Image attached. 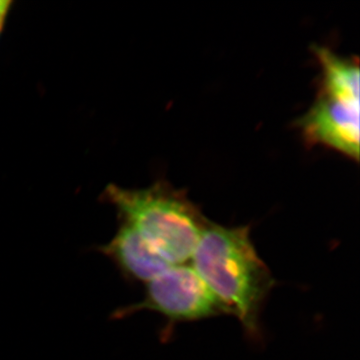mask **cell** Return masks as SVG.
I'll return each instance as SVG.
<instances>
[{
    "label": "cell",
    "instance_id": "4",
    "mask_svg": "<svg viewBox=\"0 0 360 360\" xmlns=\"http://www.w3.org/2000/svg\"><path fill=\"white\" fill-rule=\"evenodd\" d=\"M359 103L317 94L310 110L296 122L304 141L359 160Z\"/></svg>",
    "mask_w": 360,
    "mask_h": 360
},
{
    "label": "cell",
    "instance_id": "7",
    "mask_svg": "<svg viewBox=\"0 0 360 360\" xmlns=\"http://www.w3.org/2000/svg\"><path fill=\"white\" fill-rule=\"evenodd\" d=\"M11 4H13V1L11 0H0V18H6L11 11Z\"/></svg>",
    "mask_w": 360,
    "mask_h": 360
},
{
    "label": "cell",
    "instance_id": "8",
    "mask_svg": "<svg viewBox=\"0 0 360 360\" xmlns=\"http://www.w3.org/2000/svg\"><path fill=\"white\" fill-rule=\"evenodd\" d=\"M4 20H6V18H0V33L2 32V28H4Z\"/></svg>",
    "mask_w": 360,
    "mask_h": 360
},
{
    "label": "cell",
    "instance_id": "5",
    "mask_svg": "<svg viewBox=\"0 0 360 360\" xmlns=\"http://www.w3.org/2000/svg\"><path fill=\"white\" fill-rule=\"evenodd\" d=\"M98 250L110 258L127 281L134 283L148 284L172 266L134 227L122 221L115 238Z\"/></svg>",
    "mask_w": 360,
    "mask_h": 360
},
{
    "label": "cell",
    "instance_id": "6",
    "mask_svg": "<svg viewBox=\"0 0 360 360\" xmlns=\"http://www.w3.org/2000/svg\"><path fill=\"white\" fill-rule=\"evenodd\" d=\"M312 51L321 70L319 94L359 103L360 70L357 58H343L319 45H314Z\"/></svg>",
    "mask_w": 360,
    "mask_h": 360
},
{
    "label": "cell",
    "instance_id": "3",
    "mask_svg": "<svg viewBox=\"0 0 360 360\" xmlns=\"http://www.w3.org/2000/svg\"><path fill=\"white\" fill-rule=\"evenodd\" d=\"M142 310L162 315L167 321V335L175 324L227 314L193 267L187 264L172 265L149 281L141 302L116 310L112 317L122 319Z\"/></svg>",
    "mask_w": 360,
    "mask_h": 360
},
{
    "label": "cell",
    "instance_id": "2",
    "mask_svg": "<svg viewBox=\"0 0 360 360\" xmlns=\"http://www.w3.org/2000/svg\"><path fill=\"white\" fill-rule=\"evenodd\" d=\"M104 196L168 264L191 262L208 219L184 191L160 181L143 189L110 186Z\"/></svg>",
    "mask_w": 360,
    "mask_h": 360
},
{
    "label": "cell",
    "instance_id": "1",
    "mask_svg": "<svg viewBox=\"0 0 360 360\" xmlns=\"http://www.w3.org/2000/svg\"><path fill=\"white\" fill-rule=\"evenodd\" d=\"M191 266L250 340L262 338V317L276 281L258 255L250 226H224L208 220Z\"/></svg>",
    "mask_w": 360,
    "mask_h": 360
}]
</instances>
